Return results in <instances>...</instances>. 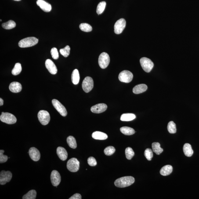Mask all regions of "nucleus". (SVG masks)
<instances>
[{
	"label": "nucleus",
	"mask_w": 199,
	"mask_h": 199,
	"mask_svg": "<svg viewBox=\"0 0 199 199\" xmlns=\"http://www.w3.org/2000/svg\"><path fill=\"white\" fill-rule=\"evenodd\" d=\"M147 89L148 87L145 84H139L134 87L133 92L135 94H140L145 92Z\"/></svg>",
	"instance_id": "obj_20"
},
{
	"label": "nucleus",
	"mask_w": 199,
	"mask_h": 199,
	"mask_svg": "<svg viewBox=\"0 0 199 199\" xmlns=\"http://www.w3.org/2000/svg\"><path fill=\"white\" fill-rule=\"evenodd\" d=\"M51 182L54 186H56L59 184L61 182V177L57 171L54 170L52 171L51 175Z\"/></svg>",
	"instance_id": "obj_13"
},
{
	"label": "nucleus",
	"mask_w": 199,
	"mask_h": 199,
	"mask_svg": "<svg viewBox=\"0 0 199 199\" xmlns=\"http://www.w3.org/2000/svg\"><path fill=\"white\" fill-rule=\"evenodd\" d=\"M22 70L21 64L20 63H17L15 65L14 67L12 70V74L13 75L16 76L20 74Z\"/></svg>",
	"instance_id": "obj_31"
},
{
	"label": "nucleus",
	"mask_w": 199,
	"mask_h": 199,
	"mask_svg": "<svg viewBox=\"0 0 199 199\" xmlns=\"http://www.w3.org/2000/svg\"><path fill=\"white\" fill-rule=\"evenodd\" d=\"M152 148L153 152L157 154H160L163 152V149L160 147V144L158 142H153L152 144Z\"/></svg>",
	"instance_id": "obj_27"
},
{
	"label": "nucleus",
	"mask_w": 199,
	"mask_h": 199,
	"mask_svg": "<svg viewBox=\"0 0 199 199\" xmlns=\"http://www.w3.org/2000/svg\"><path fill=\"white\" fill-rule=\"evenodd\" d=\"M135 179L132 176L122 177L116 180L114 182L116 186L119 188H124L132 185L135 182Z\"/></svg>",
	"instance_id": "obj_1"
},
{
	"label": "nucleus",
	"mask_w": 199,
	"mask_h": 199,
	"mask_svg": "<svg viewBox=\"0 0 199 199\" xmlns=\"http://www.w3.org/2000/svg\"><path fill=\"white\" fill-rule=\"evenodd\" d=\"M136 118L135 115L132 113H125L122 115L120 120L121 121H132Z\"/></svg>",
	"instance_id": "obj_25"
},
{
	"label": "nucleus",
	"mask_w": 199,
	"mask_h": 199,
	"mask_svg": "<svg viewBox=\"0 0 199 199\" xmlns=\"http://www.w3.org/2000/svg\"><path fill=\"white\" fill-rule=\"evenodd\" d=\"M37 4L42 10L45 12H49L51 10V5L44 0H37Z\"/></svg>",
	"instance_id": "obj_17"
},
{
	"label": "nucleus",
	"mask_w": 199,
	"mask_h": 199,
	"mask_svg": "<svg viewBox=\"0 0 199 199\" xmlns=\"http://www.w3.org/2000/svg\"><path fill=\"white\" fill-rule=\"evenodd\" d=\"M14 1H20L21 0H14Z\"/></svg>",
	"instance_id": "obj_44"
},
{
	"label": "nucleus",
	"mask_w": 199,
	"mask_h": 199,
	"mask_svg": "<svg viewBox=\"0 0 199 199\" xmlns=\"http://www.w3.org/2000/svg\"><path fill=\"white\" fill-rule=\"evenodd\" d=\"M45 65L47 69L51 74H55L57 73V67L51 60L50 59H47L45 61Z\"/></svg>",
	"instance_id": "obj_16"
},
{
	"label": "nucleus",
	"mask_w": 199,
	"mask_h": 199,
	"mask_svg": "<svg viewBox=\"0 0 199 199\" xmlns=\"http://www.w3.org/2000/svg\"><path fill=\"white\" fill-rule=\"evenodd\" d=\"M88 162L89 165L91 166H96L97 164L96 159L93 157H89L88 159Z\"/></svg>",
	"instance_id": "obj_41"
},
{
	"label": "nucleus",
	"mask_w": 199,
	"mask_h": 199,
	"mask_svg": "<svg viewBox=\"0 0 199 199\" xmlns=\"http://www.w3.org/2000/svg\"><path fill=\"white\" fill-rule=\"evenodd\" d=\"M125 153L126 157L127 159L128 160H131L134 155V152L132 148L130 147L127 148L125 149Z\"/></svg>",
	"instance_id": "obj_35"
},
{
	"label": "nucleus",
	"mask_w": 199,
	"mask_h": 199,
	"mask_svg": "<svg viewBox=\"0 0 199 199\" xmlns=\"http://www.w3.org/2000/svg\"><path fill=\"white\" fill-rule=\"evenodd\" d=\"M5 152L4 150H0V163L2 164L7 161L8 157L7 156L3 154Z\"/></svg>",
	"instance_id": "obj_39"
},
{
	"label": "nucleus",
	"mask_w": 199,
	"mask_h": 199,
	"mask_svg": "<svg viewBox=\"0 0 199 199\" xmlns=\"http://www.w3.org/2000/svg\"><path fill=\"white\" fill-rule=\"evenodd\" d=\"M99 64L101 68L105 69L108 66L110 62V58L108 54L106 52L102 53L99 56Z\"/></svg>",
	"instance_id": "obj_5"
},
{
	"label": "nucleus",
	"mask_w": 199,
	"mask_h": 199,
	"mask_svg": "<svg viewBox=\"0 0 199 199\" xmlns=\"http://www.w3.org/2000/svg\"><path fill=\"white\" fill-rule=\"evenodd\" d=\"M1 121L8 124H15L17 122L16 117L13 114L8 113L2 112L0 116Z\"/></svg>",
	"instance_id": "obj_4"
},
{
	"label": "nucleus",
	"mask_w": 199,
	"mask_h": 199,
	"mask_svg": "<svg viewBox=\"0 0 199 199\" xmlns=\"http://www.w3.org/2000/svg\"><path fill=\"white\" fill-rule=\"evenodd\" d=\"M126 22L124 19H120L116 22L115 24L114 32L116 34H121L126 27Z\"/></svg>",
	"instance_id": "obj_11"
},
{
	"label": "nucleus",
	"mask_w": 199,
	"mask_h": 199,
	"mask_svg": "<svg viewBox=\"0 0 199 199\" xmlns=\"http://www.w3.org/2000/svg\"><path fill=\"white\" fill-rule=\"evenodd\" d=\"M9 88L11 92L18 93L21 91L22 87L20 83L14 81L11 83L9 85Z\"/></svg>",
	"instance_id": "obj_18"
},
{
	"label": "nucleus",
	"mask_w": 199,
	"mask_h": 199,
	"mask_svg": "<svg viewBox=\"0 0 199 199\" xmlns=\"http://www.w3.org/2000/svg\"><path fill=\"white\" fill-rule=\"evenodd\" d=\"M140 63L142 69L146 72L149 73L151 71L154 66V63L150 59L146 57L141 58Z\"/></svg>",
	"instance_id": "obj_3"
},
{
	"label": "nucleus",
	"mask_w": 199,
	"mask_h": 199,
	"mask_svg": "<svg viewBox=\"0 0 199 199\" xmlns=\"http://www.w3.org/2000/svg\"><path fill=\"white\" fill-rule=\"evenodd\" d=\"M173 167L170 165L164 166L161 168L160 170V174L164 176H167L169 175L172 173Z\"/></svg>",
	"instance_id": "obj_22"
},
{
	"label": "nucleus",
	"mask_w": 199,
	"mask_h": 199,
	"mask_svg": "<svg viewBox=\"0 0 199 199\" xmlns=\"http://www.w3.org/2000/svg\"><path fill=\"white\" fill-rule=\"evenodd\" d=\"M37 192L32 190L30 191L23 197V199H35L36 197Z\"/></svg>",
	"instance_id": "obj_30"
},
{
	"label": "nucleus",
	"mask_w": 199,
	"mask_h": 199,
	"mask_svg": "<svg viewBox=\"0 0 199 199\" xmlns=\"http://www.w3.org/2000/svg\"><path fill=\"white\" fill-rule=\"evenodd\" d=\"M120 129L121 132L125 135H131L135 133L134 129L131 127H121Z\"/></svg>",
	"instance_id": "obj_26"
},
{
	"label": "nucleus",
	"mask_w": 199,
	"mask_h": 199,
	"mask_svg": "<svg viewBox=\"0 0 199 199\" xmlns=\"http://www.w3.org/2000/svg\"><path fill=\"white\" fill-rule=\"evenodd\" d=\"M3 100L2 98H0V106H2V105L3 104Z\"/></svg>",
	"instance_id": "obj_43"
},
{
	"label": "nucleus",
	"mask_w": 199,
	"mask_h": 199,
	"mask_svg": "<svg viewBox=\"0 0 199 199\" xmlns=\"http://www.w3.org/2000/svg\"><path fill=\"white\" fill-rule=\"evenodd\" d=\"M16 24L13 20H10L6 23H3L2 27L6 30L11 29L16 27Z\"/></svg>",
	"instance_id": "obj_29"
},
{
	"label": "nucleus",
	"mask_w": 199,
	"mask_h": 199,
	"mask_svg": "<svg viewBox=\"0 0 199 199\" xmlns=\"http://www.w3.org/2000/svg\"><path fill=\"white\" fill-rule=\"evenodd\" d=\"M56 153L59 159L63 161H65L67 159V153L64 148L58 147L56 149Z\"/></svg>",
	"instance_id": "obj_19"
},
{
	"label": "nucleus",
	"mask_w": 199,
	"mask_h": 199,
	"mask_svg": "<svg viewBox=\"0 0 199 199\" xmlns=\"http://www.w3.org/2000/svg\"><path fill=\"white\" fill-rule=\"evenodd\" d=\"M12 174L10 171L3 170L0 173V184L5 185L11 180Z\"/></svg>",
	"instance_id": "obj_12"
},
{
	"label": "nucleus",
	"mask_w": 199,
	"mask_h": 199,
	"mask_svg": "<svg viewBox=\"0 0 199 199\" xmlns=\"http://www.w3.org/2000/svg\"><path fill=\"white\" fill-rule=\"evenodd\" d=\"M92 138L97 140H103L108 138V136L106 134L100 131H96L92 134Z\"/></svg>",
	"instance_id": "obj_21"
},
{
	"label": "nucleus",
	"mask_w": 199,
	"mask_h": 199,
	"mask_svg": "<svg viewBox=\"0 0 199 199\" xmlns=\"http://www.w3.org/2000/svg\"><path fill=\"white\" fill-rule=\"evenodd\" d=\"M67 142L70 148L75 149L77 147V143L75 138L74 136H70L67 138Z\"/></svg>",
	"instance_id": "obj_28"
},
{
	"label": "nucleus",
	"mask_w": 199,
	"mask_h": 199,
	"mask_svg": "<svg viewBox=\"0 0 199 199\" xmlns=\"http://www.w3.org/2000/svg\"><path fill=\"white\" fill-rule=\"evenodd\" d=\"M183 149L184 153L186 157H191L193 155V152L190 144H185L183 146Z\"/></svg>",
	"instance_id": "obj_23"
},
{
	"label": "nucleus",
	"mask_w": 199,
	"mask_h": 199,
	"mask_svg": "<svg viewBox=\"0 0 199 199\" xmlns=\"http://www.w3.org/2000/svg\"><path fill=\"white\" fill-rule=\"evenodd\" d=\"M52 103L54 107L59 113L61 115L65 117L67 115V111L65 107L57 100H52Z\"/></svg>",
	"instance_id": "obj_10"
},
{
	"label": "nucleus",
	"mask_w": 199,
	"mask_h": 199,
	"mask_svg": "<svg viewBox=\"0 0 199 199\" xmlns=\"http://www.w3.org/2000/svg\"><path fill=\"white\" fill-rule=\"evenodd\" d=\"M70 47L67 45L64 48L60 49V53L65 57H67L70 54Z\"/></svg>",
	"instance_id": "obj_36"
},
{
	"label": "nucleus",
	"mask_w": 199,
	"mask_h": 199,
	"mask_svg": "<svg viewBox=\"0 0 199 199\" xmlns=\"http://www.w3.org/2000/svg\"><path fill=\"white\" fill-rule=\"evenodd\" d=\"M70 199H81V195L79 194V193H75L71 197H70Z\"/></svg>",
	"instance_id": "obj_42"
},
{
	"label": "nucleus",
	"mask_w": 199,
	"mask_h": 199,
	"mask_svg": "<svg viewBox=\"0 0 199 199\" xmlns=\"http://www.w3.org/2000/svg\"><path fill=\"white\" fill-rule=\"evenodd\" d=\"M79 28L81 31L89 32L92 31V27L90 25L86 23H81L80 25Z\"/></svg>",
	"instance_id": "obj_32"
},
{
	"label": "nucleus",
	"mask_w": 199,
	"mask_h": 199,
	"mask_svg": "<svg viewBox=\"0 0 199 199\" xmlns=\"http://www.w3.org/2000/svg\"><path fill=\"white\" fill-rule=\"evenodd\" d=\"M107 108V105L105 104L100 103L92 106L91 107V111L92 113L99 114L104 112Z\"/></svg>",
	"instance_id": "obj_14"
},
{
	"label": "nucleus",
	"mask_w": 199,
	"mask_h": 199,
	"mask_svg": "<svg viewBox=\"0 0 199 199\" xmlns=\"http://www.w3.org/2000/svg\"><path fill=\"white\" fill-rule=\"evenodd\" d=\"M133 78V74L130 71L124 70L120 73L118 76V79L121 82L129 83L132 81Z\"/></svg>",
	"instance_id": "obj_8"
},
{
	"label": "nucleus",
	"mask_w": 199,
	"mask_h": 199,
	"mask_svg": "<svg viewBox=\"0 0 199 199\" xmlns=\"http://www.w3.org/2000/svg\"><path fill=\"white\" fill-rule=\"evenodd\" d=\"M106 2L104 1L100 2L98 4L96 10L98 15L101 14L103 13L106 8Z\"/></svg>",
	"instance_id": "obj_33"
},
{
	"label": "nucleus",
	"mask_w": 199,
	"mask_h": 199,
	"mask_svg": "<svg viewBox=\"0 0 199 199\" xmlns=\"http://www.w3.org/2000/svg\"><path fill=\"white\" fill-rule=\"evenodd\" d=\"M94 86L93 79L89 77H86L83 81L82 87L83 90L86 93H88L92 90Z\"/></svg>",
	"instance_id": "obj_9"
},
{
	"label": "nucleus",
	"mask_w": 199,
	"mask_h": 199,
	"mask_svg": "<svg viewBox=\"0 0 199 199\" xmlns=\"http://www.w3.org/2000/svg\"><path fill=\"white\" fill-rule=\"evenodd\" d=\"M168 129L170 133L175 134L176 133L177 131L176 125L174 122L171 121L168 123Z\"/></svg>",
	"instance_id": "obj_34"
},
{
	"label": "nucleus",
	"mask_w": 199,
	"mask_h": 199,
	"mask_svg": "<svg viewBox=\"0 0 199 199\" xmlns=\"http://www.w3.org/2000/svg\"><path fill=\"white\" fill-rule=\"evenodd\" d=\"M80 75L79 72L77 69H75L73 71L72 74V81L73 83L76 85L79 83Z\"/></svg>",
	"instance_id": "obj_24"
},
{
	"label": "nucleus",
	"mask_w": 199,
	"mask_h": 199,
	"mask_svg": "<svg viewBox=\"0 0 199 199\" xmlns=\"http://www.w3.org/2000/svg\"><path fill=\"white\" fill-rule=\"evenodd\" d=\"M51 53L52 58L54 59H57L59 58V54L57 48H53L51 51Z\"/></svg>",
	"instance_id": "obj_40"
},
{
	"label": "nucleus",
	"mask_w": 199,
	"mask_h": 199,
	"mask_svg": "<svg viewBox=\"0 0 199 199\" xmlns=\"http://www.w3.org/2000/svg\"><path fill=\"white\" fill-rule=\"evenodd\" d=\"M29 153L30 158L33 161H38L40 158V153L38 149L35 147L30 148L29 150Z\"/></svg>",
	"instance_id": "obj_15"
},
{
	"label": "nucleus",
	"mask_w": 199,
	"mask_h": 199,
	"mask_svg": "<svg viewBox=\"0 0 199 199\" xmlns=\"http://www.w3.org/2000/svg\"><path fill=\"white\" fill-rule=\"evenodd\" d=\"M38 40L35 37H27L21 40L19 42V46L20 48L29 47L34 46L38 43Z\"/></svg>",
	"instance_id": "obj_2"
},
{
	"label": "nucleus",
	"mask_w": 199,
	"mask_h": 199,
	"mask_svg": "<svg viewBox=\"0 0 199 199\" xmlns=\"http://www.w3.org/2000/svg\"><path fill=\"white\" fill-rule=\"evenodd\" d=\"M116 151V149L112 146H109L105 149L104 153L106 155L111 156L114 154Z\"/></svg>",
	"instance_id": "obj_37"
},
{
	"label": "nucleus",
	"mask_w": 199,
	"mask_h": 199,
	"mask_svg": "<svg viewBox=\"0 0 199 199\" xmlns=\"http://www.w3.org/2000/svg\"><path fill=\"white\" fill-rule=\"evenodd\" d=\"M79 161L77 158H72L67 161V168L71 172H76L79 170Z\"/></svg>",
	"instance_id": "obj_7"
},
{
	"label": "nucleus",
	"mask_w": 199,
	"mask_h": 199,
	"mask_svg": "<svg viewBox=\"0 0 199 199\" xmlns=\"http://www.w3.org/2000/svg\"><path fill=\"white\" fill-rule=\"evenodd\" d=\"M144 155L148 160L150 161L153 157L152 150L150 148L146 149L144 152Z\"/></svg>",
	"instance_id": "obj_38"
},
{
	"label": "nucleus",
	"mask_w": 199,
	"mask_h": 199,
	"mask_svg": "<svg viewBox=\"0 0 199 199\" xmlns=\"http://www.w3.org/2000/svg\"><path fill=\"white\" fill-rule=\"evenodd\" d=\"M39 121L42 125H47L50 120V116L49 113L47 111L41 110L38 114Z\"/></svg>",
	"instance_id": "obj_6"
}]
</instances>
